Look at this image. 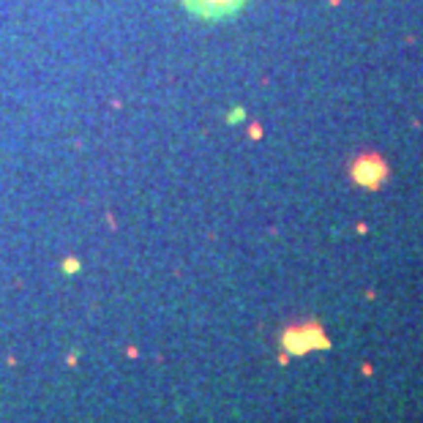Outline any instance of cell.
<instances>
[{"label":"cell","mask_w":423,"mask_h":423,"mask_svg":"<svg viewBox=\"0 0 423 423\" xmlns=\"http://www.w3.org/2000/svg\"><path fill=\"white\" fill-rule=\"evenodd\" d=\"M248 0H183V6L200 19H227L238 14Z\"/></svg>","instance_id":"cell-1"}]
</instances>
